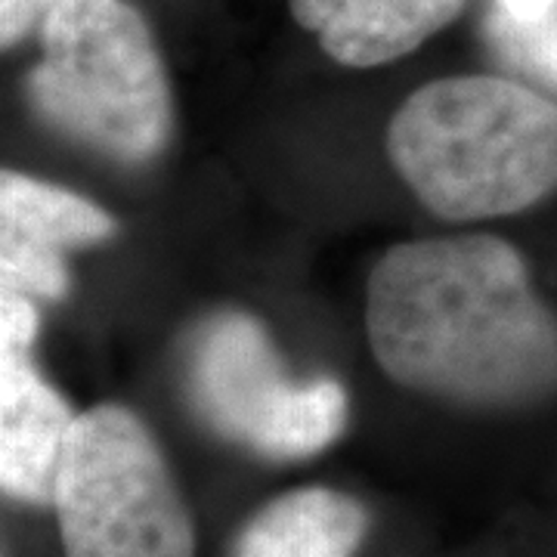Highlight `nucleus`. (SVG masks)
I'll return each instance as SVG.
<instances>
[{
	"mask_svg": "<svg viewBox=\"0 0 557 557\" xmlns=\"http://www.w3.org/2000/svg\"><path fill=\"white\" fill-rule=\"evenodd\" d=\"M369 527L357 498L307 486L263 505L245 523L233 557H354Z\"/></svg>",
	"mask_w": 557,
	"mask_h": 557,
	"instance_id": "9",
	"label": "nucleus"
},
{
	"mask_svg": "<svg viewBox=\"0 0 557 557\" xmlns=\"http://www.w3.org/2000/svg\"><path fill=\"white\" fill-rule=\"evenodd\" d=\"M384 146L440 220L518 214L557 189V102L520 81H431L394 112Z\"/></svg>",
	"mask_w": 557,
	"mask_h": 557,
	"instance_id": "2",
	"label": "nucleus"
},
{
	"mask_svg": "<svg viewBox=\"0 0 557 557\" xmlns=\"http://www.w3.org/2000/svg\"><path fill=\"white\" fill-rule=\"evenodd\" d=\"M366 332L391 379L428 397L515 409L557 394V317L496 236L394 245L366 288Z\"/></svg>",
	"mask_w": 557,
	"mask_h": 557,
	"instance_id": "1",
	"label": "nucleus"
},
{
	"mask_svg": "<svg viewBox=\"0 0 557 557\" xmlns=\"http://www.w3.org/2000/svg\"><path fill=\"white\" fill-rule=\"evenodd\" d=\"M35 300L0 292V486L28 505H53L62 449L78 416L32 366Z\"/></svg>",
	"mask_w": 557,
	"mask_h": 557,
	"instance_id": "6",
	"label": "nucleus"
},
{
	"mask_svg": "<svg viewBox=\"0 0 557 557\" xmlns=\"http://www.w3.org/2000/svg\"><path fill=\"white\" fill-rule=\"evenodd\" d=\"M288 7L329 60L375 69L409 57L456 22L465 0H288Z\"/></svg>",
	"mask_w": 557,
	"mask_h": 557,
	"instance_id": "8",
	"label": "nucleus"
},
{
	"mask_svg": "<svg viewBox=\"0 0 557 557\" xmlns=\"http://www.w3.org/2000/svg\"><path fill=\"white\" fill-rule=\"evenodd\" d=\"M115 236V220L100 205L62 186L0 174V282L3 292L32 300H60L69 295L65 248L100 245Z\"/></svg>",
	"mask_w": 557,
	"mask_h": 557,
	"instance_id": "7",
	"label": "nucleus"
},
{
	"mask_svg": "<svg viewBox=\"0 0 557 557\" xmlns=\"http://www.w3.org/2000/svg\"><path fill=\"white\" fill-rule=\"evenodd\" d=\"M53 508L65 557H196V527L159 440L119 403L78 416Z\"/></svg>",
	"mask_w": 557,
	"mask_h": 557,
	"instance_id": "4",
	"label": "nucleus"
},
{
	"mask_svg": "<svg viewBox=\"0 0 557 557\" xmlns=\"http://www.w3.org/2000/svg\"><path fill=\"white\" fill-rule=\"evenodd\" d=\"M62 0H0V44L10 50L25 40L44 20L60 7Z\"/></svg>",
	"mask_w": 557,
	"mask_h": 557,
	"instance_id": "10",
	"label": "nucleus"
},
{
	"mask_svg": "<svg viewBox=\"0 0 557 557\" xmlns=\"http://www.w3.org/2000/svg\"><path fill=\"white\" fill-rule=\"evenodd\" d=\"M186 394L220 437L273 461L310 458L347 424L338 381H292L258 319L220 310L201 319L186 344Z\"/></svg>",
	"mask_w": 557,
	"mask_h": 557,
	"instance_id": "5",
	"label": "nucleus"
},
{
	"mask_svg": "<svg viewBox=\"0 0 557 557\" xmlns=\"http://www.w3.org/2000/svg\"><path fill=\"white\" fill-rule=\"evenodd\" d=\"M28 97L44 121L109 159L143 164L174 127L159 44L127 0H62L40 25Z\"/></svg>",
	"mask_w": 557,
	"mask_h": 557,
	"instance_id": "3",
	"label": "nucleus"
}]
</instances>
